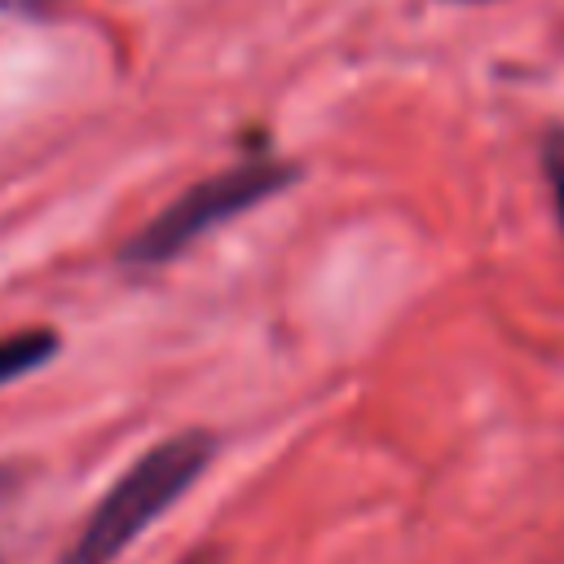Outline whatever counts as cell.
I'll use <instances>...</instances> for the list:
<instances>
[{
  "label": "cell",
  "mask_w": 564,
  "mask_h": 564,
  "mask_svg": "<svg viewBox=\"0 0 564 564\" xmlns=\"http://www.w3.org/2000/svg\"><path fill=\"white\" fill-rule=\"evenodd\" d=\"M212 454L216 441L207 432H176L145 449L93 507V516L66 546L62 564H115L137 533H145L176 498H185V489L203 476Z\"/></svg>",
  "instance_id": "1"
},
{
  "label": "cell",
  "mask_w": 564,
  "mask_h": 564,
  "mask_svg": "<svg viewBox=\"0 0 564 564\" xmlns=\"http://www.w3.org/2000/svg\"><path fill=\"white\" fill-rule=\"evenodd\" d=\"M295 181H300V167L278 163V159L238 163V167H225L216 176H203L181 198H172L141 234H132L128 247L119 251V260L123 264H167V260L185 256L203 234L229 225L234 216L260 207L264 198L291 189Z\"/></svg>",
  "instance_id": "2"
},
{
  "label": "cell",
  "mask_w": 564,
  "mask_h": 564,
  "mask_svg": "<svg viewBox=\"0 0 564 564\" xmlns=\"http://www.w3.org/2000/svg\"><path fill=\"white\" fill-rule=\"evenodd\" d=\"M57 352V335L48 326H35V330H18V335H4L0 339V388L40 370L44 361H53Z\"/></svg>",
  "instance_id": "3"
},
{
  "label": "cell",
  "mask_w": 564,
  "mask_h": 564,
  "mask_svg": "<svg viewBox=\"0 0 564 564\" xmlns=\"http://www.w3.org/2000/svg\"><path fill=\"white\" fill-rule=\"evenodd\" d=\"M546 172H551L555 207H560V220H564V137H551V145H546Z\"/></svg>",
  "instance_id": "4"
},
{
  "label": "cell",
  "mask_w": 564,
  "mask_h": 564,
  "mask_svg": "<svg viewBox=\"0 0 564 564\" xmlns=\"http://www.w3.org/2000/svg\"><path fill=\"white\" fill-rule=\"evenodd\" d=\"M9 485H13V480H9V471H0V498L9 494Z\"/></svg>",
  "instance_id": "5"
},
{
  "label": "cell",
  "mask_w": 564,
  "mask_h": 564,
  "mask_svg": "<svg viewBox=\"0 0 564 564\" xmlns=\"http://www.w3.org/2000/svg\"><path fill=\"white\" fill-rule=\"evenodd\" d=\"M463 4H476V0H463Z\"/></svg>",
  "instance_id": "6"
}]
</instances>
